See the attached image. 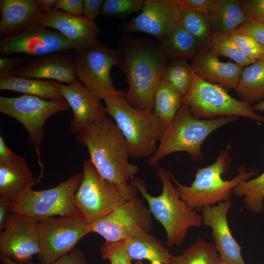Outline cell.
I'll return each instance as SVG.
<instances>
[{"mask_svg":"<svg viewBox=\"0 0 264 264\" xmlns=\"http://www.w3.org/2000/svg\"><path fill=\"white\" fill-rule=\"evenodd\" d=\"M118 46L122 54L119 67L129 86L123 98L134 108L154 110L156 90L168 60L152 39L124 35Z\"/></svg>","mask_w":264,"mask_h":264,"instance_id":"cell-1","label":"cell"},{"mask_svg":"<svg viewBox=\"0 0 264 264\" xmlns=\"http://www.w3.org/2000/svg\"><path fill=\"white\" fill-rule=\"evenodd\" d=\"M76 140L86 147L89 159L100 175L111 182L129 184L139 171L137 165L129 161L126 140L110 117L88 124L77 134Z\"/></svg>","mask_w":264,"mask_h":264,"instance_id":"cell-2","label":"cell"},{"mask_svg":"<svg viewBox=\"0 0 264 264\" xmlns=\"http://www.w3.org/2000/svg\"><path fill=\"white\" fill-rule=\"evenodd\" d=\"M161 180L162 189L157 196L150 195L145 181L140 177L133 178L131 184L136 188L147 202L154 217L164 227L167 247L181 246L189 229L199 227L202 223L201 215L190 209L181 199L174 186L170 172L159 166L155 170Z\"/></svg>","mask_w":264,"mask_h":264,"instance_id":"cell-3","label":"cell"},{"mask_svg":"<svg viewBox=\"0 0 264 264\" xmlns=\"http://www.w3.org/2000/svg\"><path fill=\"white\" fill-rule=\"evenodd\" d=\"M230 166V156L225 149L212 164L197 169L191 185L181 184L170 172L171 178L181 199L190 209L197 211L217 202L231 200L234 188L258 173L256 169L249 170L241 166L235 177L230 180H224L222 176L229 171Z\"/></svg>","mask_w":264,"mask_h":264,"instance_id":"cell-4","label":"cell"},{"mask_svg":"<svg viewBox=\"0 0 264 264\" xmlns=\"http://www.w3.org/2000/svg\"><path fill=\"white\" fill-rule=\"evenodd\" d=\"M240 118L227 116L198 119L193 115L189 107L183 104L171 123L163 131L158 147L149 157L147 164L155 166L165 156L177 152L187 153L194 161L201 160L204 156L201 147L206 137L220 127Z\"/></svg>","mask_w":264,"mask_h":264,"instance_id":"cell-5","label":"cell"},{"mask_svg":"<svg viewBox=\"0 0 264 264\" xmlns=\"http://www.w3.org/2000/svg\"><path fill=\"white\" fill-rule=\"evenodd\" d=\"M83 177L74 195L75 217L91 225L136 197L131 183L120 184L101 176L89 159L84 160Z\"/></svg>","mask_w":264,"mask_h":264,"instance_id":"cell-6","label":"cell"},{"mask_svg":"<svg viewBox=\"0 0 264 264\" xmlns=\"http://www.w3.org/2000/svg\"><path fill=\"white\" fill-rule=\"evenodd\" d=\"M103 100L108 114L126 140L131 156L150 157L156 151L163 132L154 110L134 108L120 96H108Z\"/></svg>","mask_w":264,"mask_h":264,"instance_id":"cell-7","label":"cell"},{"mask_svg":"<svg viewBox=\"0 0 264 264\" xmlns=\"http://www.w3.org/2000/svg\"><path fill=\"white\" fill-rule=\"evenodd\" d=\"M76 78L100 101L111 96H122L124 92L114 86L110 72L113 66H119L121 50L108 47L99 41L72 50Z\"/></svg>","mask_w":264,"mask_h":264,"instance_id":"cell-8","label":"cell"},{"mask_svg":"<svg viewBox=\"0 0 264 264\" xmlns=\"http://www.w3.org/2000/svg\"><path fill=\"white\" fill-rule=\"evenodd\" d=\"M182 102L198 119L237 116L264 122V116L256 113L252 106L233 98L220 86L204 81L193 70L191 87Z\"/></svg>","mask_w":264,"mask_h":264,"instance_id":"cell-9","label":"cell"},{"mask_svg":"<svg viewBox=\"0 0 264 264\" xmlns=\"http://www.w3.org/2000/svg\"><path fill=\"white\" fill-rule=\"evenodd\" d=\"M82 177V173H77L53 188L41 191L31 189L12 202L10 212L37 221L55 217H75L74 197Z\"/></svg>","mask_w":264,"mask_h":264,"instance_id":"cell-10","label":"cell"},{"mask_svg":"<svg viewBox=\"0 0 264 264\" xmlns=\"http://www.w3.org/2000/svg\"><path fill=\"white\" fill-rule=\"evenodd\" d=\"M70 108L65 100H47L26 94L16 97H0V112L16 119L26 130V142L34 146L42 173L44 166L40 149L44 139V125L53 114Z\"/></svg>","mask_w":264,"mask_h":264,"instance_id":"cell-11","label":"cell"},{"mask_svg":"<svg viewBox=\"0 0 264 264\" xmlns=\"http://www.w3.org/2000/svg\"><path fill=\"white\" fill-rule=\"evenodd\" d=\"M41 264H52L75 248L90 233L89 225L75 217H55L38 221Z\"/></svg>","mask_w":264,"mask_h":264,"instance_id":"cell-12","label":"cell"},{"mask_svg":"<svg viewBox=\"0 0 264 264\" xmlns=\"http://www.w3.org/2000/svg\"><path fill=\"white\" fill-rule=\"evenodd\" d=\"M152 214L138 197L121 205L103 219L89 225L90 232L107 242H118L141 232L152 230Z\"/></svg>","mask_w":264,"mask_h":264,"instance_id":"cell-13","label":"cell"},{"mask_svg":"<svg viewBox=\"0 0 264 264\" xmlns=\"http://www.w3.org/2000/svg\"><path fill=\"white\" fill-rule=\"evenodd\" d=\"M79 48L77 44L61 33L40 24L0 39L1 56L21 55L31 58Z\"/></svg>","mask_w":264,"mask_h":264,"instance_id":"cell-14","label":"cell"},{"mask_svg":"<svg viewBox=\"0 0 264 264\" xmlns=\"http://www.w3.org/2000/svg\"><path fill=\"white\" fill-rule=\"evenodd\" d=\"M0 253L13 262L25 264L40 251L38 221L27 216L11 213L0 234Z\"/></svg>","mask_w":264,"mask_h":264,"instance_id":"cell-15","label":"cell"},{"mask_svg":"<svg viewBox=\"0 0 264 264\" xmlns=\"http://www.w3.org/2000/svg\"><path fill=\"white\" fill-rule=\"evenodd\" d=\"M179 10L177 0H146L141 13L122 24V31L124 35L145 33L159 43L179 23Z\"/></svg>","mask_w":264,"mask_h":264,"instance_id":"cell-16","label":"cell"},{"mask_svg":"<svg viewBox=\"0 0 264 264\" xmlns=\"http://www.w3.org/2000/svg\"><path fill=\"white\" fill-rule=\"evenodd\" d=\"M60 90L73 112L69 130L78 134L88 124L102 121L108 117L98 99L76 78L69 84H60Z\"/></svg>","mask_w":264,"mask_h":264,"instance_id":"cell-17","label":"cell"},{"mask_svg":"<svg viewBox=\"0 0 264 264\" xmlns=\"http://www.w3.org/2000/svg\"><path fill=\"white\" fill-rule=\"evenodd\" d=\"M12 77L47 79L65 84H69L77 78L70 51L56 52L28 58L13 73Z\"/></svg>","mask_w":264,"mask_h":264,"instance_id":"cell-18","label":"cell"},{"mask_svg":"<svg viewBox=\"0 0 264 264\" xmlns=\"http://www.w3.org/2000/svg\"><path fill=\"white\" fill-rule=\"evenodd\" d=\"M232 205L231 200H228L202 208V222L212 229L220 257L231 264H245L241 247L233 237L227 222V213Z\"/></svg>","mask_w":264,"mask_h":264,"instance_id":"cell-19","label":"cell"},{"mask_svg":"<svg viewBox=\"0 0 264 264\" xmlns=\"http://www.w3.org/2000/svg\"><path fill=\"white\" fill-rule=\"evenodd\" d=\"M39 24L58 31L81 48L98 42L101 32L95 22L55 8L42 12Z\"/></svg>","mask_w":264,"mask_h":264,"instance_id":"cell-20","label":"cell"},{"mask_svg":"<svg viewBox=\"0 0 264 264\" xmlns=\"http://www.w3.org/2000/svg\"><path fill=\"white\" fill-rule=\"evenodd\" d=\"M191 61L193 71L204 81L217 84L227 92L237 87L243 67L238 64L220 61L209 48L199 49Z\"/></svg>","mask_w":264,"mask_h":264,"instance_id":"cell-21","label":"cell"},{"mask_svg":"<svg viewBox=\"0 0 264 264\" xmlns=\"http://www.w3.org/2000/svg\"><path fill=\"white\" fill-rule=\"evenodd\" d=\"M0 38L39 24L42 13L35 0H0Z\"/></svg>","mask_w":264,"mask_h":264,"instance_id":"cell-22","label":"cell"},{"mask_svg":"<svg viewBox=\"0 0 264 264\" xmlns=\"http://www.w3.org/2000/svg\"><path fill=\"white\" fill-rule=\"evenodd\" d=\"M39 179L35 180L24 157L15 154L9 160L0 161V197L13 202L32 189Z\"/></svg>","mask_w":264,"mask_h":264,"instance_id":"cell-23","label":"cell"},{"mask_svg":"<svg viewBox=\"0 0 264 264\" xmlns=\"http://www.w3.org/2000/svg\"><path fill=\"white\" fill-rule=\"evenodd\" d=\"M125 250L130 259L139 261L147 260L169 264L172 255L161 242L147 232H141L123 240Z\"/></svg>","mask_w":264,"mask_h":264,"instance_id":"cell-24","label":"cell"},{"mask_svg":"<svg viewBox=\"0 0 264 264\" xmlns=\"http://www.w3.org/2000/svg\"><path fill=\"white\" fill-rule=\"evenodd\" d=\"M212 33L230 36L248 16L240 0H217L211 11Z\"/></svg>","mask_w":264,"mask_h":264,"instance_id":"cell-25","label":"cell"},{"mask_svg":"<svg viewBox=\"0 0 264 264\" xmlns=\"http://www.w3.org/2000/svg\"><path fill=\"white\" fill-rule=\"evenodd\" d=\"M235 90L240 100L252 106L264 99V59L242 67Z\"/></svg>","mask_w":264,"mask_h":264,"instance_id":"cell-26","label":"cell"},{"mask_svg":"<svg viewBox=\"0 0 264 264\" xmlns=\"http://www.w3.org/2000/svg\"><path fill=\"white\" fill-rule=\"evenodd\" d=\"M60 83L52 80L12 77L0 79V89L21 92L47 100H65L60 90Z\"/></svg>","mask_w":264,"mask_h":264,"instance_id":"cell-27","label":"cell"},{"mask_svg":"<svg viewBox=\"0 0 264 264\" xmlns=\"http://www.w3.org/2000/svg\"><path fill=\"white\" fill-rule=\"evenodd\" d=\"M179 4V23L196 39L200 49L209 48L212 35L211 11Z\"/></svg>","mask_w":264,"mask_h":264,"instance_id":"cell-28","label":"cell"},{"mask_svg":"<svg viewBox=\"0 0 264 264\" xmlns=\"http://www.w3.org/2000/svg\"><path fill=\"white\" fill-rule=\"evenodd\" d=\"M158 44L168 60L177 59L191 60L200 49L196 39L179 22L170 34Z\"/></svg>","mask_w":264,"mask_h":264,"instance_id":"cell-29","label":"cell"},{"mask_svg":"<svg viewBox=\"0 0 264 264\" xmlns=\"http://www.w3.org/2000/svg\"><path fill=\"white\" fill-rule=\"evenodd\" d=\"M182 99L181 95L172 85L160 80L154 96V110L161 121L163 131L182 105Z\"/></svg>","mask_w":264,"mask_h":264,"instance_id":"cell-30","label":"cell"},{"mask_svg":"<svg viewBox=\"0 0 264 264\" xmlns=\"http://www.w3.org/2000/svg\"><path fill=\"white\" fill-rule=\"evenodd\" d=\"M233 194L243 198L245 207L251 212L258 213L264 210V172L253 178L243 181L233 190Z\"/></svg>","mask_w":264,"mask_h":264,"instance_id":"cell-31","label":"cell"},{"mask_svg":"<svg viewBox=\"0 0 264 264\" xmlns=\"http://www.w3.org/2000/svg\"><path fill=\"white\" fill-rule=\"evenodd\" d=\"M172 85L182 96L188 92L191 86L192 70L188 60H170L163 70L161 79Z\"/></svg>","mask_w":264,"mask_h":264,"instance_id":"cell-32","label":"cell"},{"mask_svg":"<svg viewBox=\"0 0 264 264\" xmlns=\"http://www.w3.org/2000/svg\"><path fill=\"white\" fill-rule=\"evenodd\" d=\"M218 251L214 244L198 238L179 256H172L169 264H216Z\"/></svg>","mask_w":264,"mask_h":264,"instance_id":"cell-33","label":"cell"},{"mask_svg":"<svg viewBox=\"0 0 264 264\" xmlns=\"http://www.w3.org/2000/svg\"><path fill=\"white\" fill-rule=\"evenodd\" d=\"M209 48L218 57L229 58L242 67L256 61L245 56L232 41L230 36L212 33Z\"/></svg>","mask_w":264,"mask_h":264,"instance_id":"cell-34","label":"cell"},{"mask_svg":"<svg viewBox=\"0 0 264 264\" xmlns=\"http://www.w3.org/2000/svg\"><path fill=\"white\" fill-rule=\"evenodd\" d=\"M146 0H104L100 15L106 18L125 20L130 15L141 12Z\"/></svg>","mask_w":264,"mask_h":264,"instance_id":"cell-35","label":"cell"},{"mask_svg":"<svg viewBox=\"0 0 264 264\" xmlns=\"http://www.w3.org/2000/svg\"><path fill=\"white\" fill-rule=\"evenodd\" d=\"M230 38L245 56L254 60L264 59V46L244 31L237 29Z\"/></svg>","mask_w":264,"mask_h":264,"instance_id":"cell-36","label":"cell"},{"mask_svg":"<svg viewBox=\"0 0 264 264\" xmlns=\"http://www.w3.org/2000/svg\"><path fill=\"white\" fill-rule=\"evenodd\" d=\"M102 259L109 260L110 264H133L125 250L123 241L107 242L101 245Z\"/></svg>","mask_w":264,"mask_h":264,"instance_id":"cell-37","label":"cell"},{"mask_svg":"<svg viewBox=\"0 0 264 264\" xmlns=\"http://www.w3.org/2000/svg\"><path fill=\"white\" fill-rule=\"evenodd\" d=\"M28 57L21 55L13 57L0 56V79H5L12 77L13 73Z\"/></svg>","mask_w":264,"mask_h":264,"instance_id":"cell-38","label":"cell"},{"mask_svg":"<svg viewBox=\"0 0 264 264\" xmlns=\"http://www.w3.org/2000/svg\"><path fill=\"white\" fill-rule=\"evenodd\" d=\"M238 29L244 31L264 46V23L248 17L246 22Z\"/></svg>","mask_w":264,"mask_h":264,"instance_id":"cell-39","label":"cell"},{"mask_svg":"<svg viewBox=\"0 0 264 264\" xmlns=\"http://www.w3.org/2000/svg\"><path fill=\"white\" fill-rule=\"evenodd\" d=\"M248 17L264 23V0H240Z\"/></svg>","mask_w":264,"mask_h":264,"instance_id":"cell-40","label":"cell"},{"mask_svg":"<svg viewBox=\"0 0 264 264\" xmlns=\"http://www.w3.org/2000/svg\"><path fill=\"white\" fill-rule=\"evenodd\" d=\"M104 0H83L82 15L87 19L94 22L100 15L101 9Z\"/></svg>","mask_w":264,"mask_h":264,"instance_id":"cell-41","label":"cell"},{"mask_svg":"<svg viewBox=\"0 0 264 264\" xmlns=\"http://www.w3.org/2000/svg\"><path fill=\"white\" fill-rule=\"evenodd\" d=\"M52 264H88L83 252L74 248L67 254L61 256Z\"/></svg>","mask_w":264,"mask_h":264,"instance_id":"cell-42","label":"cell"},{"mask_svg":"<svg viewBox=\"0 0 264 264\" xmlns=\"http://www.w3.org/2000/svg\"><path fill=\"white\" fill-rule=\"evenodd\" d=\"M82 0H58L55 9L70 14L82 15Z\"/></svg>","mask_w":264,"mask_h":264,"instance_id":"cell-43","label":"cell"},{"mask_svg":"<svg viewBox=\"0 0 264 264\" xmlns=\"http://www.w3.org/2000/svg\"><path fill=\"white\" fill-rule=\"evenodd\" d=\"M12 201L5 198L0 197V231L6 227L11 214L10 207Z\"/></svg>","mask_w":264,"mask_h":264,"instance_id":"cell-44","label":"cell"},{"mask_svg":"<svg viewBox=\"0 0 264 264\" xmlns=\"http://www.w3.org/2000/svg\"><path fill=\"white\" fill-rule=\"evenodd\" d=\"M177 1L182 5L207 10L211 12L217 0H177Z\"/></svg>","mask_w":264,"mask_h":264,"instance_id":"cell-45","label":"cell"},{"mask_svg":"<svg viewBox=\"0 0 264 264\" xmlns=\"http://www.w3.org/2000/svg\"><path fill=\"white\" fill-rule=\"evenodd\" d=\"M13 153L7 146L2 136L0 135V161H6L10 160L15 155Z\"/></svg>","mask_w":264,"mask_h":264,"instance_id":"cell-46","label":"cell"},{"mask_svg":"<svg viewBox=\"0 0 264 264\" xmlns=\"http://www.w3.org/2000/svg\"><path fill=\"white\" fill-rule=\"evenodd\" d=\"M58 1V0H35L37 6L42 12L55 8Z\"/></svg>","mask_w":264,"mask_h":264,"instance_id":"cell-47","label":"cell"},{"mask_svg":"<svg viewBox=\"0 0 264 264\" xmlns=\"http://www.w3.org/2000/svg\"><path fill=\"white\" fill-rule=\"evenodd\" d=\"M0 262L2 264H19L16 263L6 256L0 253Z\"/></svg>","mask_w":264,"mask_h":264,"instance_id":"cell-48","label":"cell"},{"mask_svg":"<svg viewBox=\"0 0 264 264\" xmlns=\"http://www.w3.org/2000/svg\"><path fill=\"white\" fill-rule=\"evenodd\" d=\"M253 110L255 111H264V99L252 106Z\"/></svg>","mask_w":264,"mask_h":264,"instance_id":"cell-49","label":"cell"},{"mask_svg":"<svg viewBox=\"0 0 264 264\" xmlns=\"http://www.w3.org/2000/svg\"><path fill=\"white\" fill-rule=\"evenodd\" d=\"M216 264H231L228 262L224 260L219 256L217 259Z\"/></svg>","mask_w":264,"mask_h":264,"instance_id":"cell-50","label":"cell"},{"mask_svg":"<svg viewBox=\"0 0 264 264\" xmlns=\"http://www.w3.org/2000/svg\"><path fill=\"white\" fill-rule=\"evenodd\" d=\"M133 264H145L143 263L141 260L137 261L135 263H133ZM150 264H164L163 263L158 262H151Z\"/></svg>","mask_w":264,"mask_h":264,"instance_id":"cell-51","label":"cell"}]
</instances>
